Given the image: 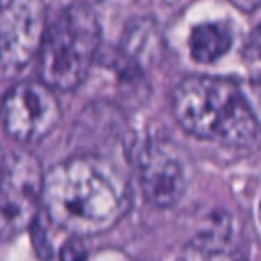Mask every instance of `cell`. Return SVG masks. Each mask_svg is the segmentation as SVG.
<instances>
[{
	"instance_id": "cell-1",
	"label": "cell",
	"mask_w": 261,
	"mask_h": 261,
	"mask_svg": "<svg viewBox=\"0 0 261 261\" xmlns=\"http://www.w3.org/2000/svg\"><path fill=\"white\" fill-rule=\"evenodd\" d=\"M43 210L73 236H95L113 229L133 206L127 175L113 161L77 156L45 174Z\"/></svg>"
},
{
	"instance_id": "cell-2",
	"label": "cell",
	"mask_w": 261,
	"mask_h": 261,
	"mask_svg": "<svg viewBox=\"0 0 261 261\" xmlns=\"http://www.w3.org/2000/svg\"><path fill=\"white\" fill-rule=\"evenodd\" d=\"M172 108L179 125L199 140L240 149L261 142V123L250 104L224 77H185L174 90Z\"/></svg>"
},
{
	"instance_id": "cell-3",
	"label": "cell",
	"mask_w": 261,
	"mask_h": 261,
	"mask_svg": "<svg viewBox=\"0 0 261 261\" xmlns=\"http://www.w3.org/2000/svg\"><path fill=\"white\" fill-rule=\"evenodd\" d=\"M97 13L84 4H72L50 23L40 48L38 73L45 86L73 90L84 81L100 47Z\"/></svg>"
},
{
	"instance_id": "cell-4",
	"label": "cell",
	"mask_w": 261,
	"mask_h": 261,
	"mask_svg": "<svg viewBox=\"0 0 261 261\" xmlns=\"http://www.w3.org/2000/svg\"><path fill=\"white\" fill-rule=\"evenodd\" d=\"M43 182L41 165L33 154L23 150L6 154L0 195V227L4 240L33 227L40 200L43 199Z\"/></svg>"
},
{
	"instance_id": "cell-5",
	"label": "cell",
	"mask_w": 261,
	"mask_h": 261,
	"mask_svg": "<svg viewBox=\"0 0 261 261\" xmlns=\"http://www.w3.org/2000/svg\"><path fill=\"white\" fill-rule=\"evenodd\" d=\"M2 118L11 138L36 143L47 138L61 122V106L48 86L20 83L6 93Z\"/></svg>"
},
{
	"instance_id": "cell-6",
	"label": "cell",
	"mask_w": 261,
	"mask_h": 261,
	"mask_svg": "<svg viewBox=\"0 0 261 261\" xmlns=\"http://www.w3.org/2000/svg\"><path fill=\"white\" fill-rule=\"evenodd\" d=\"M45 4L36 0L4 2L0 15V58L6 75L23 68L45 38Z\"/></svg>"
},
{
	"instance_id": "cell-7",
	"label": "cell",
	"mask_w": 261,
	"mask_h": 261,
	"mask_svg": "<svg viewBox=\"0 0 261 261\" xmlns=\"http://www.w3.org/2000/svg\"><path fill=\"white\" fill-rule=\"evenodd\" d=\"M140 185L143 195L158 207H170L186 192V168L170 145L145 140L136 150Z\"/></svg>"
},
{
	"instance_id": "cell-8",
	"label": "cell",
	"mask_w": 261,
	"mask_h": 261,
	"mask_svg": "<svg viewBox=\"0 0 261 261\" xmlns=\"http://www.w3.org/2000/svg\"><path fill=\"white\" fill-rule=\"evenodd\" d=\"M231 48V34L220 23L195 25L190 36V54L193 61L210 65Z\"/></svg>"
},
{
	"instance_id": "cell-9",
	"label": "cell",
	"mask_w": 261,
	"mask_h": 261,
	"mask_svg": "<svg viewBox=\"0 0 261 261\" xmlns=\"http://www.w3.org/2000/svg\"><path fill=\"white\" fill-rule=\"evenodd\" d=\"M175 261H245L229 247L225 236L218 231L199 234L188 243Z\"/></svg>"
},
{
	"instance_id": "cell-10",
	"label": "cell",
	"mask_w": 261,
	"mask_h": 261,
	"mask_svg": "<svg viewBox=\"0 0 261 261\" xmlns=\"http://www.w3.org/2000/svg\"><path fill=\"white\" fill-rule=\"evenodd\" d=\"M31 236H33V243H34V250L40 256V259L48 261L54 256V249H52L50 242L47 238V229L41 225L40 217L34 220L33 227H31Z\"/></svg>"
},
{
	"instance_id": "cell-11",
	"label": "cell",
	"mask_w": 261,
	"mask_h": 261,
	"mask_svg": "<svg viewBox=\"0 0 261 261\" xmlns=\"http://www.w3.org/2000/svg\"><path fill=\"white\" fill-rule=\"evenodd\" d=\"M61 261H88V250L77 238L66 242L59 252Z\"/></svg>"
},
{
	"instance_id": "cell-12",
	"label": "cell",
	"mask_w": 261,
	"mask_h": 261,
	"mask_svg": "<svg viewBox=\"0 0 261 261\" xmlns=\"http://www.w3.org/2000/svg\"><path fill=\"white\" fill-rule=\"evenodd\" d=\"M245 52H247V56H249L250 59L261 61V23L252 31V34H250Z\"/></svg>"
},
{
	"instance_id": "cell-13",
	"label": "cell",
	"mask_w": 261,
	"mask_h": 261,
	"mask_svg": "<svg viewBox=\"0 0 261 261\" xmlns=\"http://www.w3.org/2000/svg\"><path fill=\"white\" fill-rule=\"evenodd\" d=\"M259 218H261V202H259Z\"/></svg>"
}]
</instances>
